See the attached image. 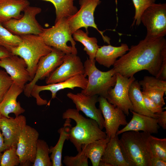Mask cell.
<instances>
[{
	"instance_id": "obj_1",
	"label": "cell",
	"mask_w": 166,
	"mask_h": 166,
	"mask_svg": "<svg viewBox=\"0 0 166 166\" xmlns=\"http://www.w3.org/2000/svg\"><path fill=\"white\" fill-rule=\"evenodd\" d=\"M166 58V40L164 37L146 38L132 45L128 52L115 61L113 68L117 73L130 77L145 70L155 77L164 60Z\"/></svg>"
},
{
	"instance_id": "obj_2",
	"label": "cell",
	"mask_w": 166,
	"mask_h": 166,
	"mask_svg": "<svg viewBox=\"0 0 166 166\" xmlns=\"http://www.w3.org/2000/svg\"><path fill=\"white\" fill-rule=\"evenodd\" d=\"M62 117L63 119H72L76 122V125L70 129L69 140L78 152L81 151L82 145L105 139L107 136L96 121L84 117L76 109H67L63 113Z\"/></svg>"
},
{
	"instance_id": "obj_3",
	"label": "cell",
	"mask_w": 166,
	"mask_h": 166,
	"mask_svg": "<svg viewBox=\"0 0 166 166\" xmlns=\"http://www.w3.org/2000/svg\"><path fill=\"white\" fill-rule=\"evenodd\" d=\"M121 134L119 143L129 166H150L152 156L148 140L151 134L135 131H127Z\"/></svg>"
},
{
	"instance_id": "obj_4",
	"label": "cell",
	"mask_w": 166,
	"mask_h": 166,
	"mask_svg": "<svg viewBox=\"0 0 166 166\" xmlns=\"http://www.w3.org/2000/svg\"><path fill=\"white\" fill-rule=\"evenodd\" d=\"M20 36L22 41L19 45L8 50L13 55H18L24 60L27 69L33 79L40 59L50 53L53 48L46 45L39 35L29 34Z\"/></svg>"
},
{
	"instance_id": "obj_5",
	"label": "cell",
	"mask_w": 166,
	"mask_h": 166,
	"mask_svg": "<svg viewBox=\"0 0 166 166\" xmlns=\"http://www.w3.org/2000/svg\"><path fill=\"white\" fill-rule=\"evenodd\" d=\"M95 59H87L85 62L84 75L88 77L86 86L81 93L87 96L97 95L106 98L109 89L115 85L116 73L113 68L105 72L96 67Z\"/></svg>"
},
{
	"instance_id": "obj_6",
	"label": "cell",
	"mask_w": 166,
	"mask_h": 166,
	"mask_svg": "<svg viewBox=\"0 0 166 166\" xmlns=\"http://www.w3.org/2000/svg\"><path fill=\"white\" fill-rule=\"evenodd\" d=\"M67 18H61L52 27L44 28L39 35L47 45L56 49L65 54H77L76 43L72 37Z\"/></svg>"
},
{
	"instance_id": "obj_7",
	"label": "cell",
	"mask_w": 166,
	"mask_h": 166,
	"mask_svg": "<svg viewBox=\"0 0 166 166\" xmlns=\"http://www.w3.org/2000/svg\"><path fill=\"white\" fill-rule=\"evenodd\" d=\"M80 8L77 12L67 18L70 32L72 35L77 30L84 27L89 33L88 28L91 27L96 29L101 34L105 42L110 44V39L103 34L104 31L100 30L94 22V13L100 0H79Z\"/></svg>"
},
{
	"instance_id": "obj_8",
	"label": "cell",
	"mask_w": 166,
	"mask_h": 166,
	"mask_svg": "<svg viewBox=\"0 0 166 166\" xmlns=\"http://www.w3.org/2000/svg\"><path fill=\"white\" fill-rule=\"evenodd\" d=\"M141 22L145 27V38L164 37L166 34V4L154 3L148 7L141 17Z\"/></svg>"
},
{
	"instance_id": "obj_9",
	"label": "cell",
	"mask_w": 166,
	"mask_h": 166,
	"mask_svg": "<svg viewBox=\"0 0 166 166\" xmlns=\"http://www.w3.org/2000/svg\"><path fill=\"white\" fill-rule=\"evenodd\" d=\"M41 8L29 6L24 10L22 17L18 19H11L2 23L3 26L15 35L21 36L32 34L39 35L44 28L36 19V16L41 12Z\"/></svg>"
},
{
	"instance_id": "obj_10",
	"label": "cell",
	"mask_w": 166,
	"mask_h": 166,
	"mask_svg": "<svg viewBox=\"0 0 166 166\" xmlns=\"http://www.w3.org/2000/svg\"><path fill=\"white\" fill-rule=\"evenodd\" d=\"M65 54L53 48L50 53L40 58L33 79L24 86L23 91L26 97H29L31 96L32 89L39 80L48 77L62 63Z\"/></svg>"
},
{
	"instance_id": "obj_11",
	"label": "cell",
	"mask_w": 166,
	"mask_h": 166,
	"mask_svg": "<svg viewBox=\"0 0 166 166\" xmlns=\"http://www.w3.org/2000/svg\"><path fill=\"white\" fill-rule=\"evenodd\" d=\"M39 134L34 128L25 126L19 136L16 146V152L21 166H32L36 152Z\"/></svg>"
},
{
	"instance_id": "obj_12",
	"label": "cell",
	"mask_w": 166,
	"mask_h": 166,
	"mask_svg": "<svg viewBox=\"0 0 166 166\" xmlns=\"http://www.w3.org/2000/svg\"><path fill=\"white\" fill-rule=\"evenodd\" d=\"M135 80L134 76L127 77L117 73L116 84L113 88L108 90L106 98L109 103L121 109L127 116L129 114V111L132 110L129 90L131 84Z\"/></svg>"
},
{
	"instance_id": "obj_13",
	"label": "cell",
	"mask_w": 166,
	"mask_h": 166,
	"mask_svg": "<svg viewBox=\"0 0 166 166\" xmlns=\"http://www.w3.org/2000/svg\"><path fill=\"white\" fill-rule=\"evenodd\" d=\"M98 102L104 119L107 136L110 138H113L119 127L127 124L126 115L121 109L109 103L104 97L99 96Z\"/></svg>"
},
{
	"instance_id": "obj_14",
	"label": "cell",
	"mask_w": 166,
	"mask_h": 166,
	"mask_svg": "<svg viewBox=\"0 0 166 166\" xmlns=\"http://www.w3.org/2000/svg\"><path fill=\"white\" fill-rule=\"evenodd\" d=\"M85 73L84 65L76 54H65L63 62L45 79L46 84L57 83Z\"/></svg>"
},
{
	"instance_id": "obj_15",
	"label": "cell",
	"mask_w": 166,
	"mask_h": 166,
	"mask_svg": "<svg viewBox=\"0 0 166 166\" xmlns=\"http://www.w3.org/2000/svg\"><path fill=\"white\" fill-rule=\"evenodd\" d=\"M88 79L83 74H79L71 77L65 81L57 83L47 84L45 85H39L35 84L33 87L31 96L34 97L36 100L37 104L39 106L45 105L48 104L46 100L42 99L39 96V93L43 91H50L52 99H54L57 93L60 90L65 89L73 90L74 88L78 87L84 89L87 85Z\"/></svg>"
},
{
	"instance_id": "obj_16",
	"label": "cell",
	"mask_w": 166,
	"mask_h": 166,
	"mask_svg": "<svg viewBox=\"0 0 166 166\" xmlns=\"http://www.w3.org/2000/svg\"><path fill=\"white\" fill-rule=\"evenodd\" d=\"M67 96L75 105L78 111L82 112L87 117L96 121L101 129L104 128V120L101 111L96 106L98 101V95L87 96L81 92L76 94L69 92Z\"/></svg>"
},
{
	"instance_id": "obj_17",
	"label": "cell",
	"mask_w": 166,
	"mask_h": 166,
	"mask_svg": "<svg viewBox=\"0 0 166 166\" xmlns=\"http://www.w3.org/2000/svg\"><path fill=\"white\" fill-rule=\"evenodd\" d=\"M0 67L3 68L13 82L24 89L27 82L32 79L27 69V65L22 57L12 55L0 61Z\"/></svg>"
},
{
	"instance_id": "obj_18",
	"label": "cell",
	"mask_w": 166,
	"mask_h": 166,
	"mask_svg": "<svg viewBox=\"0 0 166 166\" xmlns=\"http://www.w3.org/2000/svg\"><path fill=\"white\" fill-rule=\"evenodd\" d=\"M26 124V118L23 115L9 118L1 115L0 129L7 148L12 146H17L20 135Z\"/></svg>"
},
{
	"instance_id": "obj_19",
	"label": "cell",
	"mask_w": 166,
	"mask_h": 166,
	"mask_svg": "<svg viewBox=\"0 0 166 166\" xmlns=\"http://www.w3.org/2000/svg\"><path fill=\"white\" fill-rule=\"evenodd\" d=\"M132 114L130 121L123 128L118 130L116 135H119L128 131H142L151 134L158 132L159 126L157 119L130 111Z\"/></svg>"
},
{
	"instance_id": "obj_20",
	"label": "cell",
	"mask_w": 166,
	"mask_h": 166,
	"mask_svg": "<svg viewBox=\"0 0 166 166\" xmlns=\"http://www.w3.org/2000/svg\"><path fill=\"white\" fill-rule=\"evenodd\" d=\"M139 82L142 89V93L163 107L165 105L164 96L166 91V81L153 76H145Z\"/></svg>"
},
{
	"instance_id": "obj_21",
	"label": "cell",
	"mask_w": 166,
	"mask_h": 166,
	"mask_svg": "<svg viewBox=\"0 0 166 166\" xmlns=\"http://www.w3.org/2000/svg\"><path fill=\"white\" fill-rule=\"evenodd\" d=\"M23 91V89L13 82L0 102L1 115L9 118L10 117L9 114L11 113H14L17 117L25 112L20 102L17 101L18 97Z\"/></svg>"
},
{
	"instance_id": "obj_22",
	"label": "cell",
	"mask_w": 166,
	"mask_h": 166,
	"mask_svg": "<svg viewBox=\"0 0 166 166\" xmlns=\"http://www.w3.org/2000/svg\"><path fill=\"white\" fill-rule=\"evenodd\" d=\"M118 135L108 143L99 166H129L123 155Z\"/></svg>"
},
{
	"instance_id": "obj_23",
	"label": "cell",
	"mask_w": 166,
	"mask_h": 166,
	"mask_svg": "<svg viewBox=\"0 0 166 166\" xmlns=\"http://www.w3.org/2000/svg\"><path fill=\"white\" fill-rule=\"evenodd\" d=\"M129 49L126 43H121L119 46L104 45L98 48L95 59L99 64L109 68L113 66L117 59L125 54Z\"/></svg>"
},
{
	"instance_id": "obj_24",
	"label": "cell",
	"mask_w": 166,
	"mask_h": 166,
	"mask_svg": "<svg viewBox=\"0 0 166 166\" xmlns=\"http://www.w3.org/2000/svg\"><path fill=\"white\" fill-rule=\"evenodd\" d=\"M29 5L28 0H0V22L21 18V12Z\"/></svg>"
},
{
	"instance_id": "obj_25",
	"label": "cell",
	"mask_w": 166,
	"mask_h": 166,
	"mask_svg": "<svg viewBox=\"0 0 166 166\" xmlns=\"http://www.w3.org/2000/svg\"><path fill=\"white\" fill-rule=\"evenodd\" d=\"M63 127L58 131L60 134L59 140L54 147L49 148V153H51L50 158L52 163V166H62V153L64 142L66 140H69V132L72 127L71 120L66 118Z\"/></svg>"
},
{
	"instance_id": "obj_26",
	"label": "cell",
	"mask_w": 166,
	"mask_h": 166,
	"mask_svg": "<svg viewBox=\"0 0 166 166\" xmlns=\"http://www.w3.org/2000/svg\"><path fill=\"white\" fill-rule=\"evenodd\" d=\"M129 96L132 105V111L157 118L156 114L152 113L146 108L141 90V86L139 81L136 80L133 81L130 87Z\"/></svg>"
},
{
	"instance_id": "obj_27",
	"label": "cell",
	"mask_w": 166,
	"mask_h": 166,
	"mask_svg": "<svg viewBox=\"0 0 166 166\" xmlns=\"http://www.w3.org/2000/svg\"><path fill=\"white\" fill-rule=\"evenodd\" d=\"M110 138L97 140L81 146V150L91 161L93 166H99L101 158Z\"/></svg>"
},
{
	"instance_id": "obj_28",
	"label": "cell",
	"mask_w": 166,
	"mask_h": 166,
	"mask_svg": "<svg viewBox=\"0 0 166 166\" xmlns=\"http://www.w3.org/2000/svg\"><path fill=\"white\" fill-rule=\"evenodd\" d=\"M88 34L79 29L73 34V38L75 41L79 42L83 45L84 50L89 56V59H93L99 46L96 38L89 37Z\"/></svg>"
},
{
	"instance_id": "obj_29",
	"label": "cell",
	"mask_w": 166,
	"mask_h": 166,
	"mask_svg": "<svg viewBox=\"0 0 166 166\" xmlns=\"http://www.w3.org/2000/svg\"><path fill=\"white\" fill-rule=\"evenodd\" d=\"M50 2L55 9L56 18L55 22L60 19L67 18L76 13L78 11L74 5L75 0H38Z\"/></svg>"
},
{
	"instance_id": "obj_30",
	"label": "cell",
	"mask_w": 166,
	"mask_h": 166,
	"mask_svg": "<svg viewBox=\"0 0 166 166\" xmlns=\"http://www.w3.org/2000/svg\"><path fill=\"white\" fill-rule=\"evenodd\" d=\"M49 147L44 140L38 139L36 156L33 166H52L49 156Z\"/></svg>"
},
{
	"instance_id": "obj_31",
	"label": "cell",
	"mask_w": 166,
	"mask_h": 166,
	"mask_svg": "<svg viewBox=\"0 0 166 166\" xmlns=\"http://www.w3.org/2000/svg\"><path fill=\"white\" fill-rule=\"evenodd\" d=\"M148 142L152 157L166 160V138H158L151 134Z\"/></svg>"
},
{
	"instance_id": "obj_32",
	"label": "cell",
	"mask_w": 166,
	"mask_h": 166,
	"mask_svg": "<svg viewBox=\"0 0 166 166\" xmlns=\"http://www.w3.org/2000/svg\"><path fill=\"white\" fill-rule=\"evenodd\" d=\"M22 41L20 36L12 33L0 22V45L8 50L11 48L18 46Z\"/></svg>"
},
{
	"instance_id": "obj_33",
	"label": "cell",
	"mask_w": 166,
	"mask_h": 166,
	"mask_svg": "<svg viewBox=\"0 0 166 166\" xmlns=\"http://www.w3.org/2000/svg\"><path fill=\"white\" fill-rule=\"evenodd\" d=\"M135 10L134 20L131 26L140 24L141 17L144 11L149 6L155 3L156 0H132Z\"/></svg>"
},
{
	"instance_id": "obj_34",
	"label": "cell",
	"mask_w": 166,
	"mask_h": 166,
	"mask_svg": "<svg viewBox=\"0 0 166 166\" xmlns=\"http://www.w3.org/2000/svg\"><path fill=\"white\" fill-rule=\"evenodd\" d=\"M16 146H11L4 151L2 157L0 166L19 165L20 160L16 152Z\"/></svg>"
},
{
	"instance_id": "obj_35",
	"label": "cell",
	"mask_w": 166,
	"mask_h": 166,
	"mask_svg": "<svg viewBox=\"0 0 166 166\" xmlns=\"http://www.w3.org/2000/svg\"><path fill=\"white\" fill-rule=\"evenodd\" d=\"M63 163L66 166H88V158L81 150L75 156H66Z\"/></svg>"
},
{
	"instance_id": "obj_36",
	"label": "cell",
	"mask_w": 166,
	"mask_h": 166,
	"mask_svg": "<svg viewBox=\"0 0 166 166\" xmlns=\"http://www.w3.org/2000/svg\"><path fill=\"white\" fill-rule=\"evenodd\" d=\"M13 82L6 72L0 69V102Z\"/></svg>"
},
{
	"instance_id": "obj_37",
	"label": "cell",
	"mask_w": 166,
	"mask_h": 166,
	"mask_svg": "<svg viewBox=\"0 0 166 166\" xmlns=\"http://www.w3.org/2000/svg\"><path fill=\"white\" fill-rule=\"evenodd\" d=\"M143 96L145 106L148 110L155 114L163 111V107L157 105L148 96L143 94Z\"/></svg>"
},
{
	"instance_id": "obj_38",
	"label": "cell",
	"mask_w": 166,
	"mask_h": 166,
	"mask_svg": "<svg viewBox=\"0 0 166 166\" xmlns=\"http://www.w3.org/2000/svg\"><path fill=\"white\" fill-rule=\"evenodd\" d=\"M157 116V123L163 129H166V111H163L155 113Z\"/></svg>"
},
{
	"instance_id": "obj_39",
	"label": "cell",
	"mask_w": 166,
	"mask_h": 166,
	"mask_svg": "<svg viewBox=\"0 0 166 166\" xmlns=\"http://www.w3.org/2000/svg\"><path fill=\"white\" fill-rule=\"evenodd\" d=\"M156 77L160 80L166 81V58L164 60L159 72Z\"/></svg>"
},
{
	"instance_id": "obj_40",
	"label": "cell",
	"mask_w": 166,
	"mask_h": 166,
	"mask_svg": "<svg viewBox=\"0 0 166 166\" xmlns=\"http://www.w3.org/2000/svg\"><path fill=\"white\" fill-rule=\"evenodd\" d=\"M166 160L162 159L152 157L150 160V166H166Z\"/></svg>"
},
{
	"instance_id": "obj_41",
	"label": "cell",
	"mask_w": 166,
	"mask_h": 166,
	"mask_svg": "<svg viewBox=\"0 0 166 166\" xmlns=\"http://www.w3.org/2000/svg\"><path fill=\"white\" fill-rule=\"evenodd\" d=\"M13 55L12 53L5 47L0 45V61L5 57Z\"/></svg>"
},
{
	"instance_id": "obj_42",
	"label": "cell",
	"mask_w": 166,
	"mask_h": 166,
	"mask_svg": "<svg viewBox=\"0 0 166 166\" xmlns=\"http://www.w3.org/2000/svg\"><path fill=\"white\" fill-rule=\"evenodd\" d=\"M7 149V148L5 143L3 136L0 129V152L4 151Z\"/></svg>"
},
{
	"instance_id": "obj_43",
	"label": "cell",
	"mask_w": 166,
	"mask_h": 166,
	"mask_svg": "<svg viewBox=\"0 0 166 166\" xmlns=\"http://www.w3.org/2000/svg\"><path fill=\"white\" fill-rule=\"evenodd\" d=\"M2 155V152H0V164L1 162Z\"/></svg>"
},
{
	"instance_id": "obj_44",
	"label": "cell",
	"mask_w": 166,
	"mask_h": 166,
	"mask_svg": "<svg viewBox=\"0 0 166 166\" xmlns=\"http://www.w3.org/2000/svg\"><path fill=\"white\" fill-rule=\"evenodd\" d=\"M1 115L0 112V117H1Z\"/></svg>"
}]
</instances>
